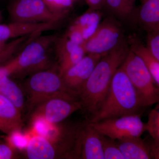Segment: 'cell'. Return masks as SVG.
I'll list each match as a JSON object with an SVG mask.
<instances>
[{
	"instance_id": "cell-1",
	"label": "cell",
	"mask_w": 159,
	"mask_h": 159,
	"mask_svg": "<svg viewBox=\"0 0 159 159\" xmlns=\"http://www.w3.org/2000/svg\"><path fill=\"white\" fill-rule=\"evenodd\" d=\"M130 49L125 43L99 59L78 96L88 121L97 114L108 93L111 83Z\"/></svg>"
},
{
	"instance_id": "cell-2",
	"label": "cell",
	"mask_w": 159,
	"mask_h": 159,
	"mask_svg": "<svg viewBox=\"0 0 159 159\" xmlns=\"http://www.w3.org/2000/svg\"><path fill=\"white\" fill-rule=\"evenodd\" d=\"M83 123L60 126L50 137H32L26 147L29 159H79L80 140Z\"/></svg>"
},
{
	"instance_id": "cell-3",
	"label": "cell",
	"mask_w": 159,
	"mask_h": 159,
	"mask_svg": "<svg viewBox=\"0 0 159 159\" xmlns=\"http://www.w3.org/2000/svg\"><path fill=\"white\" fill-rule=\"evenodd\" d=\"M145 107L135 89L121 66L114 75L108 93L89 122L130 115H141Z\"/></svg>"
},
{
	"instance_id": "cell-4",
	"label": "cell",
	"mask_w": 159,
	"mask_h": 159,
	"mask_svg": "<svg viewBox=\"0 0 159 159\" xmlns=\"http://www.w3.org/2000/svg\"><path fill=\"white\" fill-rule=\"evenodd\" d=\"M57 37L56 34H41L30 41L9 62L11 76L24 78L39 71L57 67L53 54Z\"/></svg>"
},
{
	"instance_id": "cell-5",
	"label": "cell",
	"mask_w": 159,
	"mask_h": 159,
	"mask_svg": "<svg viewBox=\"0 0 159 159\" xmlns=\"http://www.w3.org/2000/svg\"><path fill=\"white\" fill-rule=\"evenodd\" d=\"M21 87L27 99L29 113L48 98L62 94L70 95L66 91L57 67L31 74L24 80Z\"/></svg>"
},
{
	"instance_id": "cell-6",
	"label": "cell",
	"mask_w": 159,
	"mask_h": 159,
	"mask_svg": "<svg viewBox=\"0 0 159 159\" xmlns=\"http://www.w3.org/2000/svg\"><path fill=\"white\" fill-rule=\"evenodd\" d=\"M121 67L130 80L145 108L159 101V88L140 56L130 49Z\"/></svg>"
},
{
	"instance_id": "cell-7",
	"label": "cell",
	"mask_w": 159,
	"mask_h": 159,
	"mask_svg": "<svg viewBox=\"0 0 159 159\" xmlns=\"http://www.w3.org/2000/svg\"><path fill=\"white\" fill-rule=\"evenodd\" d=\"M80 109V102L77 99L70 95L62 94L43 101L30 114L31 122L42 121L48 124H55Z\"/></svg>"
},
{
	"instance_id": "cell-8",
	"label": "cell",
	"mask_w": 159,
	"mask_h": 159,
	"mask_svg": "<svg viewBox=\"0 0 159 159\" xmlns=\"http://www.w3.org/2000/svg\"><path fill=\"white\" fill-rule=\"evenodd\" d=\"M124 43L120 25L113 18L107 17L100 23L95 33L86 41L83 47L86 54L102 56Z\"/></svg>"
},
{
	"instance_id": "cell-9",
	"label": "cell",
	"mask_w": 159,
	"mask_h": 159,
	"mask_svg": "<svg viewBox=\"0 0 159 159\" xmlns=\"http://www.w3.org/2000/svg\"><path fill=\"white\" fill-rule=\"evenodd\" d=\"M89 123L100 133L116 141L140 137L147 131L146 123L142 121L141 115L137 114Z\"/></svg>"
},
{
	"instance_id": "cell-10",
	"label": "cell",
	"mask_w": 159,
	"mask_h": 159,
	"mask_svg": "<svg viewBox=\"0 0 159 159\" xmlns=\"http://www.w3.org/2000/svg\"><path fill=\"white\" fill-rule=\"evenodd\" d=\"M11 22L39 24L61 21L43 0H11L8 7Z\"/></svg>"
},
{
	"instance_id": "cell-11",
	"label": "cell",
	"mask_w": 159,
	"mask_h": 159,
	"mask_svg": "<svg viewBox=\"0 0 159 159\" xmlns=\"http://www.w3.org/2000/svg\"><path fill=\"white\" fill-rule=\"evenodd\" d=\"M102 57L97 54H86L79 62L61 75L68 93L78 100L77 98L84 84Z\"/></svg>"
},
{
	"instance_id": "cell-12",
	"label": "cell",
	"mask_w": 159,
	"mask_h": 159,
	"mask_svg": "<svg viewBox=\"0 0 159 159\" xmlns=\"http://www.w3.org/2000/svg\"><path fill=\"white\" fill-rule=\"evenodd\" d=\"M54 52L61 77L86 54L83 46L73 42L64 35L57 37L54 44Z\"/></svg>"
},
{
	"instance_id": "cell-13",
	"label": "cell",
	"mask_w": 159,
	"mask_h": 159,
	"mask_svg": "<svg viewBox=\"0 0 159 159\" xmlns=\"http://www.w3.org/2000/svg\"><path fill=\"white\" fill-rule=\"evenodd\" d=\"M102 136L89 122H84L80 132L79 159H104Z\"/></svg>"
},
{
	"instance_id": "cell-14",
	"label": "cell",
	"mask_w": 159,
	"mask_h": 159,
	"mask_svg": "<svg viewBox=\"0 0 159 159\" xmlns=\"http://www.w3.org/2000/svg\"><path fill=\"white\" fill-rule=\"evenodd\" d=\"M60 22L39 24L11 22L7 25L0 23V41H6L34 33H42L43 31L54 30L59 27Z\"/></svg>"
},
{
	"instance_id": "cell-15",
	"label": "cell",
	"mask_w": 159,
	"mask_h": 159,
	"mask_svg": "<svg viewBox=\"0 0 159 159\" xmlns=\"http://www.w3.org/2000/svg\"><path fill=\"white\" fill-rule=\"evenodd\" d=\"M136 18L147 32L159 31V0H142Z\"/></svg>"
},
{
	"instance_id": "cell-16",
	"label": "cell",
	"mask_w": 159,
	"mask_h": 159,
	"mask_svg": "<svg viewBox=\"0 0 159 159\" xmlns=\"http://www.w3.org/2000/svg\"><path fill=\"white\" fill-rule=\"evenodd\" d=\"M116 142L125 159H152L149 143L141 137L117 140Z\"/></svg>"
},
{
	"instance_id": "cell-17",
	"label": "cell",
	"mask_w": 159,
	"mask_h": 159,
	"mask_svg": "<svg viewBox=\"0 0 159 159\" xmlns=\"http://www.w3.org/2000/svg\"><path fill=\"white\" fill-rule=\"evenodd\" d=\"M22 115L11 101L0 93V121L11 133L21 129L23 125Z\"/></svg>"
},
{
	"instance_id": "cell-18",
	"label": "cell",
	"mask_w": 159,
	"mask_h": 159,
	"mask_svg": "<svg viewBox=\"0 0 159 159\" xmlns=\"http://www.w3.org/2000/svg\"><path fill=\"white\" fill-rule=\"evenodd\" d=\"M0 93L11 101L22 114L27 110V99L22 88L9 76L0 79Z\"/></svg>"
},
{
	"instance_id": "cell-19",
	"label": "cell",
	"mask_w": 159,
	"mask_h": 159,
	"mask_svg": "<svg viewBox=\"0 0 159 159\" xmlns=\"http://www.w3.org/2000/svg\"><path fill=\"white\" fill-rule=\"evenodd\" d=\"M41 34L34 33L17 38L9 41H0V66L10 62L28 43Z\"/></svg>"
},
{
	"instance_id": "cell-20",
	"label": "cell",
	"mask_w": 159,
	"mask_h": 159,
	"mask_svg": "<svg viewBox=\"0 0 159 159\" xmlns=\"http://www.w3.org/2000/svg\"><path fill=\"white\" fill-rule=\"evenodd\" d=\"M102 16V14L99 10L89 9L74 20L72 25L80 30L86 41L98 29Z\"/></svg>"
},
{
	"instance_id": "cell-21",
	"label": "cell",
	"mask_w": 159,
	"mask_h": 159,
	"mask_svg": "<svg viewBox=\"0 0 159 159\" xmlns=\"http://www.w3.org/2000/svg\"><path fill=\"white\" fill-rule=\"evenodd\" d=\"M131 50L140 56L147 67L154 81L159 88V61L152 55L146 46L133 39Z\"/></svg>"
},
{
	"instance_id": "cell-22",
	"label": "cell",
	"mask_w": 159,
	"mask_h": 159,
	"mask_svg": "<svg viewBox=\"0 0 159 159\" xmlns=\"http://www.w3.org/2000/svg\"><path fill=\"white\" fill-rule=\"evenodd\" d=\"M134 2L132 0H104V6L114 15L124 19L131 15Z\"/></svg>"
},
{
	"instance_id": "cell-23",
	"label": "cell",
	"mask_w": 159,
	"mask_h": 159,
	"mask_svg": "<svg viewBox=\"0 0 159 159\" xmlns=\"http://www.w3.org/2000/svg\"><path fill=\"white\" fill-rule=\"evenodd\" d=\"M46 6L55 15L64 19L74 6L75 0H43Z\"/></svg>"
},
{
	"instance_id": "cell-24",
	"label": "cell",
	"mask_w": 159,
	"mask_h": 159,
	"mask_svg": "<svg viewBox=\"0 0 159 159\" xmlns=\"http://www.w3.org/2000/svg\"><path fill=\"white\" fill-rule=\"evenodd\" d=\"M148 115L146 122L147 131L151 137L152 141L159 143V100L156 103Z\"/></svg>"
},
{
	"instance_id": "cell-25",
	"label": "cell",
	"mask_w": 159,
	"mask_h": 159,
	"mask_svg": "<svg viewBox=\"0 0 159 159\" xmlns=\"http://www.w3.org/2000/svg\"><path fill=\"white\" fill-rule=\"evenodd\" d=\"M102 143L104 159H125L116 141L102 135Z\"/></svg>"
},
{
	"instance_id": "cell-26",
	"label": "cell",
	"mask_w": 159,
	"mask_h": 159,
	"mask_svg": "<svg viewBox=\"0 0 159 159\" xmlns=\"http://www.w3.org/2000/svg\"><path fill=\"white\" fill-rule=\"evenodd\" d=\"M146 47L152 55L159 61V31L148 32Z\"/></svg>"
},
{
	"instance_id": "cell-27",
	"label": "cell",
	"mask_w": 159,
	"mask_h": 159,
	"mask_svg": "<svg viewBox=\"0 0 159 159\" xmlns=\"http://www.w3.org/2000/svg\"><path fill=\"white\" fill-rule=\"evenodd\" d=\"M17 148L7 140L0 143V159H16L18 157Z\"/></svg>"
},
{
	"instance_id": "cell-28",
	"label": "cell",
	"mask_w": 159,
	"mask_h": 159,
	"mask_svg": "<svg viewBox=\"0 0 159 159\" xmlns=\"http://www.w3.org/2000/svg\"><path fill=\"white\" fill-rule=\"evenodd\" d=\"M64 35L78 45L83 46L85 42L80 30L72 24Z\"/></svg>"
},
{
	"instance_id": "cell-29",
	"label": "cell",
	"mask_w": 159,
	"mask_h": 159,
	"mask_svg": "<svg viewBox=\"0 0 159 159\" xmlns=\"http://www.w3.org/2000/svg\"><path fill=\"white\" fill-rule=\"evenodd\" d=\"M89 9L98 10L104 6V0H84Z\"/></svg>"
},
{
	"instance_id": "cell-30",
	"label": "cell",
	"mask_w": 159,
	"mask_h": 159,
	"mask_svg": "<svg viewBox=\"0 0 159 159\" xmlns=\"http://www.w3.org/2000/svg\"><path fill=\"white\" fill-rule=\"evenodd\" d=\"M150 146L152 158L159 159V143L152 141L149 143Z\"/></svg>"
},
{
	"instance_id": "cell-31",
	"label": "cell",
	"mask_w": 159,
	"mask_h": 159,
	"mask_svg": "<svg viewBox=\"0 0 159 159\" xmlns=\"http://www.w3.org/2000/svg\"><path fill=\"white\" fill-rule=\"evenodd\" d=\"M11 74V69L8 63L0 66V79L5 76H9L10 77Z\"/></svg>"
},
{
	"instance_id": "cell-32",
	"label": "cell",
	"mask_w": 159,
	"mask_h": 159,
	"mask_svg": "<svg viewBox=\"0 0 159 159\" xmlns=\"http://www.w3.org/2000/svg\"><path fill=\"white\" fill-rule=\"evenodd\" d=\"M0 131L2 132L3 133L8 135L10 134L11 133V131L9 130V129L7 128L6 125L2 123L1 121H0Z\"/></svg>"
},
{
	"instance_id": "cell-33",
	"label": "cell",
	"mask_w": 159,
	"mask_h": 159,
	"mask_svg": "<svg viewBox=\"0 0 159 159\" xmlns=\"http://www.w3.org/2000/svg\"><path fill=\"white\" fill-rule=\"evenodd\" d=\"M2 20V12L0 11V23Z\"/></svg>"
},
{
	"instance_id": "cell-34",
	"label": "cell",
	"mask_w": 159,
	"mask_h": 159,
	"mask_svg": "<svg viewBox=\"0 0 159 159\" xmlns=\"http://www.w3.org/2000/svg\"><path fill=\"white\" fill-rule=\"evenodd\" d=\"M132 1H133V2H134H134L136 1V0H132Z\"/></svg>"
}]
</instances>
